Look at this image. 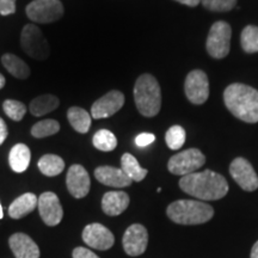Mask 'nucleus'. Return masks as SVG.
<instances>
[{"label":"nucleus","instance_id":"nucleus-39","mask_svg":"<svg viewBox=\"0 0 258 258\" xmlns=\"http://www.w3.org/2000/svg\"><path fill=\"white\" fill-rule=\"evenodd\" d=\"M3 217H4V212H3V207H2V203H0V220H2Z\"/></svg>","mask_w":258,"mask_h":258},{"label":"nucleus","instance_id":"nucleus-9","mask_svg":"<svg viewBox=\"0 0 258 258\" xmlns=\"http://www.w3.org/2000/svg\"><path fill=\"white\" fill-rule=\"evenodd\" d=\"M184 91L186 98L192 104H203L209 97L208 77L203 71H191L185 78Z\"/></svg>","mask_w":258,"mask_h":258},{"label":"nucleus","instance_id":"nucleus-21","mask_svg":"<svg viewBox=\"0 0 258 258\" xmlns=\"http://www.w3.org/2000/svg\"><path fill=\"white\" fill-rule=\"evenodd\" d=\"M2 62L5 70L15 78L28 79L30 77V69L28 64L21 57L16 56L15 54H4L2 56Z\"/></svg>","mask_w":258,"mask_h":258},{"label":"nucleus","instance_id":"nucleus-25","mask_svg":"<svg viewBox=\"0 0 258 258\" xmlns=\"http://www.w3.org/2000/svg\"><path fill=\"white\" fill-rule=\"evenodd\" d=\"M38 169L44 176L55 177L64 169V161L56 154H44L37 163Z\"/></svg>","mask_w":258,"mask_h":258},{"label":"nucleus","instance_id":"nucleus-36","mask_svg":"<svg viewBox=\"0 0 258 258\" xmlns=\"http://www.w3.org/2000/svg\"><path fill=\"white\" fill-rule=\"evenodd\" d=\"M176 2H178L183 5L190 6V8H195V6H198L201 3V0H176Z\"/></svg>","mask_w":258,"mask_h":258},{"label":"nucleus","instance_id":"nucleus-29","mask_svg":"<svg viewBox=\"0 0 258 258\" xmlns=\"http://www.w3.org/2000/svg\"><path fill=\"white\" fill-rule=\"evenodd\" d=\"M165 141L170 150H179L185 143V131L180 125H172L165 134Z\"/></svg>","mask_w":258,"mask_h":258},{"label":"nucleus","instance_id":"nucleus-3","mask_svg":"<svg viewBox=\"0 0 258 258\" xmlns=\"http://www.w3.org/2000/svg\"><path fill=\"white\" fill-rule=\"evenodd\" d=\"M171 220L179 225H201L211 220L214 209L207 203L195 200H178L166 209Z\"/></svg>","mask_w":258,"mask_h":258},{"label":"nucleus","instance_id":"nucleus-31","mask_svg":"<svg viewBox=\"0 0 258 258\" xmlns=\"http://www.w3.org/2000/svg\"><path fill=\"white\" fill-rule=\"evenodd\" d=\"M202 5L209 11L227 12L237 5V0H201Z\"/></svg>","mask_w":258,"mask_h":258},{"label":"nucleus","instance_id":"nucleus-20","mask_svg":"<svg viewBox=\"0 0 258 258\" xmlns=\"http://www.w3.org/2000/svg\"><path fill=\"white\" fill-rule=\"evenodd\" d=\"M31 154L27 145L17 144L11 148L9 154V163L11 169L17 173L24 172L30 165Z\"/></svg>","mask_w":258,"mask_h":258},{"label":"nucleus","instance_id":"nucleus-24","mask_svg":"<svg viewBox=\"0 0 258 258\" xmlns=\"http://www.w3.org/2000/svg\"><path fill=\"white\" fill-rule=\"evenodd\" d=\"M121 169L134 182H141L147 176L148 171L140 166L137 158L131 153H124L121 158Z\"/></svg>","mask_w":258,"mask_h":258},{"label":"nucleus","instance_id":"nucleus-30","mask_svg":"<svg viewBox=\"0 0 258 258\" xmlns=\"http://www.w3.org/2000/svg\"><path fill=\"white\" fill-rule=\"evenodd\" d=\"M3 109L6 115L11 118L12 121L19 122L22 121V118L24 117V115L27 114V106L23 103L19 101H14V99H6L3 103Z\"/></svg>","mask_w":258,"mask_h":258},{"label":"nucleus","instance_id":"nucleus-37","mask_svg":"<svg viewBox=\"0 0 258 258\" xmlns=\"http://www.w3.org/2000/svg\"><path fill=\"white\" fill-rule=\"evenodd\" d=\"M250 258H258V240L256 241V243H254V245L252 246Z\"/></svg>","mask_w":258,"mask_h":258},{"label":"nucleus","instance_id":"nucleus-22","mask_svg":"<svg viewBox=\"0 0 258 258\" xmlns=\"http://www.w3.org/2000/svg\"><path fill=\"white\" fill-rule=\"evenodd\" d=\"M59 104L60 101L57 97L53 95H42L32 99L29 105V111L31 112V115L40 117L55 110Z\"/></svg>","mask_w":258,"mask_h":258},{"label":"nucleus","instance_id":"nucleus-27","mask_svg":"<svg viewBox=\"0 0 258 258\" xmlns=\"http://www.w3.org/2000/svg\"><path fill=\"white\" fill-rule=\"evenodd\" d=\"M240 43L245 53H258V27L254 25L245 27L241 31Z\"/></svg>","mask_w":258,"mask_h":258},{"label":"nucleus","instance_id":"nucleus-17","mask_svg":"<svg viewBox=\"0 0 258 258\" xmlns=\"http://www.w3.org/2000/svg\"><path fill=\"white\" fill-rule=\"evenodd\" d=\"M9 244L16 258H40V249L37 244L28 234H12Z\"/></svg>","mask_w":258,"mask_h":258},{"label":"nucleus","instance_id":"nucleus-15","mask_svg":"<svg viewBox=\"0 0 258 258\" xmlns=\"http://www.w3.org/2000/svg\"><path fill=\"white\" fill-rule=\"evenodd\" d=\"M67 189L71 195L76 199H83L88 195L91 186V180L85 167L74 164L69 169L66 177Z\"/></svg>","mask_w":258,"mask_h":258},{"label":"nucleus","instance_id":"nucleus-4","mask_svg":"<svg viewBox=\"0 0 258 258\" xmlns=\"http://www.w3.org/2000/svg\"><path fill=\"white\" fill-rule=\"evenodd\" d=\"M134 101L139 112L145 117L158 115L161 108V90L152 74H143L135 83Z\"/></svg>","mask_w":258,"mask_h":258},{"label":"nucleus","instance_id":"nucleus-6","mask_svg":"<svg viewBox=\"0 0 258 258\" xmlns=\"http://www.w3.org/2000/svg\"><path fill=\"white\" fill-rule=\"evenodd\" d=\"M206 157L198 148H189L170 158L167 169L172 175L184 177L205 165Z\"/></svg>","mask_w":258,"mask_h":258},{"label":"nucleus","instance_id":"nucleus-33","mask_svg":"<svg viewBox=\"0 0 258 258\" xmlns=\"http://www.w3.org/2000/svg\"><path fill=\"white\" fill-rule=\"evenodd\" d=\"M156 140V137L152 133H141L135 138V145L138 147H146Z\"/></svg>","mask_w":258,"mask_h":258},{"label":"nucleus","instance_id":"nucleus-32","mask_svg":"<svg viewBox=\"0 0 258 258\" xmlns=\"http://www.w3.org/2000/svg\"><path fill=\"white\" fill-rule=\"evenodd\" d=\"M16 12V0H0V15L9 16Z\"/></svg>","mask_w":258,"mask_h":258},{"label":"nucleus","instance_id":"nucleus-14","mask_svg":"<svg viewBox=\"0 0 258 258\" xmlns=\"http://www.w3.org/2000/svg\"><path fill=\"white\" fill-rule=\"evenodd\" d=\"M124 104V95L117 90H112L101 97L91 106V117L95 120L106 118L115 115Z\"/></svg>","mask_w":258,"mask_h":258},{"label":"nucleus","instance_id":"nucleus-38","mask_svg":"<svg viewBox=\"0 0 258 258\" xmlns=\"http://www.w3.org/2000/svg\"><path fill=\"white\" fill-rule=\"evenodd\" d=\"M5 83H6L5 77L3 76L2 73H0V90H2L3 88H4V86H5Z\"/></svg>","mask_w":258,"mask_h":258},{"label":"nucleus","instance_id":"nucleus-19","mask_svg":"<svg viewBox=\"0 0 258 258\" xmlns=\"http://www.w3.org/2000/svg\"><path fill=\"white\" fill-rule=\"evenodd\" d=\"M37 196L32 192H25L15 200L9 207V215L12 219H22L30 214L37 207Z\"/></svg>","mask_w":258,"mask_h":258},{"label":"nucleus","instance_id":"nucleus-1","mask_svg":"<svg viewBox=\"0 0 258 258\" xmlns=\"http://www.w3.org/2000/svg\"><path fill=\"white\" fill-rule=\"evenodd\" d=\"M179 188L192 198L203 201H215L225 198L228 192V183L224 176L206 170L182 177Z\"/></svg>","mask_w":258,"mask_h":258},{"label":"nucleus","instance_id":"nucleus-12","mask_svg":"<svg viewBox=\"0 0 258 258\" xmlns=\"http://www.w3.org/2000/svg\"><path fill=\"white\" fill-rule=\"evenodd\" d=\"M37 207L40 215L47 226L59 225L63 218V209L56 194L43 192L37 200Z\"/></svg>","mask_w":258,"mask_h":258},{"label":"nucleus","instance_id":"nucleus-11","mask_svg":"<svg viewBox=\"0 0 258 258\" xmlns=\"http://www.w3.org/2000/svg\"><path fill=\"white\" fill-rule=\"evenodd\" d=\"M122 244L128 256L137 257L143 254L146 251L148 244V232L146 227L140 224L129 226L122 238Z\"/></svg>","mask_w":258,"mask_h":258},{"label":"nucleus","instance_id":"nucleus-34","mask_svg":"<svg viewBox=\"0 0 258 258\" xmlns=\"http://www.w3.org/2000/svg\"><path fill=\"white\" fill-rule=\"evenodd\" d=\"M72 256L73 258H99L95 252H92L91 250L82 246L76 247V249L73 250Z\"/></svg>","mask_w":258,"mask_h":258},{"label":"nucleus","instance_id":"nucleus-8","mask_svg":"<svg viewBox=\"0 0 258 258\" xmlns=\"http://www.w3.org/2000/svg\"><path fill=\"white\" fill-rule=\"evenodd\" d=\"M28 18L38 24L53 23L63 16V5L60 0H34L25 9Z\"/></svg>","mask_w":258,"mask_h":258},{"label":"nucleus","instance_id":"nucleus-5","mask_svg":"<svg viewBox=\"0 0 258 258\" xmlns=\"http://www.w3.org/2000/svg\"><path fill=\"white\" fill-rule=\"evenodd\" d=\"M231 36L232 29L230 24L224 21L215 22L209 30L206 43L209 55L214 59H224L227 56L231 49Z\"/></svg>","mask_w":258,"mask_h":258},{"label":"nucleus","instance_id":"nucleus-7","mask_svg":"<svg viewBox=\"0 0 258 258\" xmlns=\"http://www.w3.org/2000/svg\"><path fill=\"white\" fill-rule=\"evenodd\" d=\"M21 46L32 59L44 60L49 56V44L37 25H25L21 35Z\"/></svg>","mask_w":258,"mask_h":258},{"label":"nucleus","instance_id":"nucleus-16","mask_svg":"<svg viewBox=\"0 0 258 258\" xmlns=\"http://www.w3.org/2000/svg\"><path fill=\"white\" fill-rule=\"evenodd\" d=\"M95 177L99 183L112 188H124L133 182L122 169L114 166H98L95 170Z\"/></svg>","mask_w":258,"mask_h":258},{"label":"nucleus","instance_id":"nucleus-35","mask_svg":"<svg viewBox=\"0 0 258 258\" xmlns=\"http://www.w3.org/2000/svg\"><path fill=\"white\" fill-rule=\"evenodd\" d=\"M9 131H8V125H6L5 121L0 117V145L4 144V141L8 138Z\"/></svg>","mask_w":258,"mask_h":258},{"label":"nucleus","instance_id":"nucleus-13","mask_svg":"<svg viewBox=\"0 0 258 258\" xmlns=\"http://www.w3.org/2000/svg\"><path fill=\"white\" fill-rule=\"evenodd\" d=\"M83 240L88 246L96 250H109L115 243V237L109 228L102 224H90L84 228Z\"/></svg>","mask_w":258,"mask_h":258},{"label":"nucleus","instance_id":"nucleus-10","mask_svg":"<svg viewBox=\"0 0 258 258\" xmlns=\"http://www.w3.org/2000/svg\"><path fill=\"white\" fill-rule=\"evenodd\" d=\"M232 178L245 191H254L258 189V176L252 165L244 158H235L230 165Z\"/></svg>","mask_w":258,"mask_h":258},{"label":"nucleus","instance_id":"nucleus-26","mask_svg":"<svg viewBox=\"0 0 258 258\" xmlns=\"http://www.w3.org/2000/svg\"><path fill=\"white\" fill-rule=\"evenodd\" d=\"M92 144L97 150L102 152H111L117 146V139L115 134L108 129H101L93 135Z\"/></svg>","mask_w":258,"mask_h":258},{"label":"nucleus","instance_id":"nucleus-23","mask_svg":"<svg viewBox=\"0 0 258 258\" xmlns=\"http://www.w3.org/2000/svg\"><path fill=\"white\" fill-rule=\"evenodd\" d=\"M67 118L74 131L80 134L88 133L91 127V115L85 109L79 108V106L70 108L67 111Z\"/></svg>","mask_w":258,"mask_h":258},{"label":"nucleus","instance_id":"nucleus-2","mask_svg":"<svg viewBox=\"0 0 258 258\" xmlns=\"http://www.w3.org/2000/svg\"><path fill=\"white\" fill-rule=\"evenodd\" d=\"M224 102L231 114L247 123L258 122V91L245 84H231L224 91Z\"/></svg>","mask_w":258,"mask_h":258},{"label":"nucleus","instance_id":"nucleus-28","mask_svg":"<svg viewBox=\"0 0 258 258\" xmlns=\"http://www.w3.org/2000/svg\"><path fill=\"white\" fill-rule=\"evenodd\" d=\"M59 131H60L59 122L49 118V120L40 121L32 125L31 135L36 139H42V138L51 137V135L59 133Z\"/></svg>","mask_w":258,"mask_h":258},{"label":"nucleus","instance_id":"nucleus-18","mask_svg":"<svg viewBox=\"0 0 258 258\" xmlns=\"http://www.w3.org/2000/svg\"><path fill=\"white\" fill-rule=\"evenodd\" d=\"M129 196L124 191H108L102 199V209L109 217H117L129 206Z\"/></svg>","mask_w":258,"mask_h":258}]
</instances>
